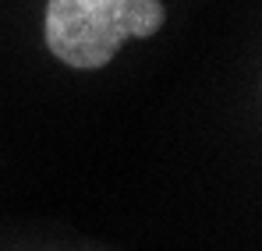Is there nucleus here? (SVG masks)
Masks as SVG:
<instances>
[{
    "mask_svg": "<svg viewBox=\"0 0 262 251\" xmlns=\"http://www.w3.org/2000/svg\"><path fill=\"white\" fill-rule=\"evenodd\" d=\"M167 21V0H43L39 46L57 67L96 75L128 46L160 36Z\"/></svg>",
    "mask_w": 262,
    "mask_h": 251,
    "instance_id": "obj_1",
    "label": "nucleus"
},
{
    "mask_svg": "<svg viewBox=\"0 0 262 251\" xmlns=\"http://www.w3.org/2000/svg\"><path fill=\"white\" fill-rule=\"evenodd\" d=\"M50 251H110L103 244H78V248H50Z\"/></svg>",
    "mask_w": 262,
    "mask_h": 251,
    "instance_id": "obj_2",
    "label": "nucleus"
}]
</instances>
